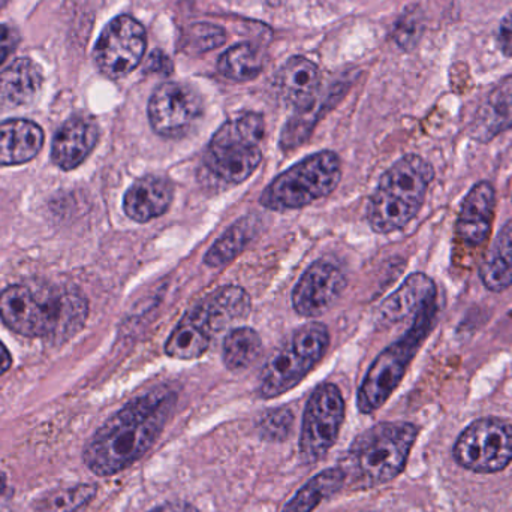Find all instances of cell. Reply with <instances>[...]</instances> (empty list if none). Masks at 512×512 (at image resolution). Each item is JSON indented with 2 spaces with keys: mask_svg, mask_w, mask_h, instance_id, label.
I'll use <instances>...</instances> for the list:
<instances>
[{
  "mask_svg": "<svg viewBox=\"0 0 512 512\" xmlns=\"http://www.w3.org/2000/svg\"><path fill=\"white\" fill-rule=\"evenodd\" d=\"M177 394L167 387L131 400L90 439L84 465L98 477H111L140 460L164 432L176 408Z\"/></svg>",
  "mask_w": 512,
  "mask_h": 512,
  "instance_id": "obj_1",
  "label": "cell"
},
{
  "mask_svg": "<svg viewBox=\"0 0 512 512\" xmlns=\"http://www.w3.org/2000/svg\"><path fill=\"white\" fill-rule=\"evenodd\" d=\"M87 312L86 298L78 291L38 297L27 286L12 285L0 294V318L21 336L68 339L83 328Z\"/></svg>",
  "mask_w": 512,
  "mask_h": 512,
  "instance_id": "obj_2",
  "label": "cell"
},
{
  "mask_svg": "<svg viewBox=\"0 0 512 512\" xmlns=\"http://www.w3.org/2000/svg\"><path fill=\"white\" fill-rule=\"evenodd\" d=\"M435 168L418 155H406L379 180L367 207V221L375 233L405 228L423 207Z\"/></svg>",
  "mask_w": 512,
  "mask_h": 512,
  "instance_id": "obj_3",
  "label": "cell"
},
{
  "mask_svg": "<svg viewBox=\"0 0 512 512\" xmlns=\"http://www.w3.org/2000/svg\"><path fill=\"white\" fill-rule=\"evenodd\" d=\"M417 436L418 429L411 423H381L361 433L342 466L346 484L373 489L399 477Z\"/></svg>",
  "mask_w": 512,
  "mask_h": 512,
  "instance_id": "obj_4",
  "label": "cell"
},
{
  "mask_svg": "<svg viewBox=\"0 0 512 512\" xmlns=\"http://www.w3.org/2000/svg\"><path fill=\"white\" fill-rule=\"evenodd\" d=\"M436 315H438V297H433L418 310L411 328L373 361L357 394V406L361 414H373L390 399L391 394L402 382L418 349L432 333Z\"/></svg>",
  "mask_w": 512,
  "mask_h": 512,
  "instance_id": "obj_5",
  "label": "cell"
},
{
  "mask_svg": "<svg viewBox=\"0 0 512 512\" xmlns=\"http://www.w3.org/2000/svg\"><path fill=\"white\" fill-rule=\"evenodd\" d=\"M264 117L246 113L228 120L213 135L204 164L213 176L230 185L248 180L261 165Z\"/></svg>",
  "mask_w": 512,
  "mask_h": 512,
  "instance_id": "obj_6",
  "label": "cell"
},
{
  "mask_svg": "<svg viewBox=\"0 0 512 512\" xmlns=\"http://www.w3.org/2000/svg\"><path fill=\"white\" fill-rule=\"evenodd\" d=\"M340 179L339 156L330 150H322L279 174L262 192L261 204L274 212L303 209L330 195Z\"/></svg>",
  "mask_w": 512,
  "mask_h": 512,
  "instance_id": "obj_7",
  "label": "cell"
},
{
  "mask_svg": "<svg viewBox=\"0 0 512 512\" xmlns=\"http://www.w3.org/2000/svg\"><path fill=\"white\" fill-rule=\"evenodd\" d=\"M330 333L324 324L309 322L271 354L261 373L259 396L274 399L297 387L324 358Z\"/></svg>",
  "mask_w": 512,
  "mask_h": 512,
  "instance_id": "obj_8",
  "label": "cell"
},
{
  "mask_svg": "<svg viewBox=\"0 0 512 512\" xmlns=\"http://www.w3.org/2000/svg\"><path fill=\"white\" fill-rule=\"evenodd\" d=\"M454 459L462 468L477 474H495L512 460V426L501 418L474 421L454 445Z\"/></svg>",
  "mask_w": 512,
  "mask_h": 512,
  "instance_id": "obj_9",
  "label": "cell"
},
{
  "mask_svg": "<svg viewBox=\"0 0 512 512\" xmlns=\"http://www.w3.org/2000/svg\"><path fill=\"white\" fill-rule=\"evenodd\" d=\"M252 301L245 289L227 285L198 301L180 319L179 327L201 348L209 349L213 337L248 318Z\"/></svg>",
  "mask_w": 512,
  "mask_h": 512,
  "instance_id": "obj_10",
  "label": "cell"
},
{
  "mask_svg": "<svg viewBox=\"0 0 512 512\" xmlns=\"http://www.w3.org/2000/svg\"><path fill=\"white\" fill-rule=\"evenodd\" d=\"M345 400L339 387L324 382L307 400L300 435V454L306 463L319 462L339 438Z\"/></svg>",
  "mask_w": 512,
  "mask_h": 512,
  "instance_id": "obj_11",
  "label": "cell"
},
{
  "mask_svg": "<svg viewBox=\"0 0 512 512\" xmlns=\"http://www.w3.org/2000/svg\"><path fill=\"white\" fill-rule=\"evenodd\" d=\"M147 35L143 24L129 15H119L107 24L95 45L96 65L107 77L131 74L146 53Z\"/></svg>",
  "mask_w": 512,
  "mask_h": 512,
  "instance_id": "obj_12",
  "label": "cell"
},
{
  "mask_svg": "<svg viewBox=\"0 0 512 512\" xmlns=\"http://www.w3.org/2000/svg\"><path fill=\"white\" fill-rule=\"evenodd\" d=\"M204 102L200 93L188 83L171 81L153 92L147 107L150 125L165 138H182L203 116Z\"/></svg>",
  "mask_w": 512,
  "mask_h": 512,
  "instance_id": "obj_13",
  "label": "cell"
},
{
  "mask_svg": "<svg viewBox=\"0 0 512 512\" xmlns=\"http://www.w3.org/2000/svg\"><path fill=\"white\" fill-rule=\"evenodd\" d=\"M346 288V277L339 267L319 259L313 262L292 291V307L298 315L321 316L336 304Z\"/></svg>",
  "mask_w": 512,
  "mask_h": 512,
  "instance_id": "obj_14",
  "label": "cell"
},
{
  "mask_svg": "<svg viewBox=\"0 0 512 512\" xmlns=\"http://www.w3.org/2000/svg\"><path fill=\"white\" fill-rule=\"evenodd\" d=\"M496 191L492 183H475L466 195L456 222L457 239L471 248H480L492 233Z\"/></svg>",
  "mask_w": 512,
  "mask_h": 512,
  "instance_id": "obj_15",
  "label": "cell"
},
{
  "mask_svg": "<svg viewBox=\"0 0 512 512\" xmlns=\"http://www.w3.org/2000/svg\"><path fill=\"white\" fill-rule=\"evenodd\" d=\"M98 140L99 128L95 120L86 116L72 117L54 135L51 159L62 170H75L89 158Z\"/></svg>",
  "mask_w": 512,
  "mask_h": 512,
  "instance_id": "obj_16",
  "label": "cell"
},
{
  "mask_svg": "<svg viewBox=\"0 0 512 512\" xmlns=\"http://www.w3.org/2000/svg\"><path fill=\"white\" fill-rule=\"evenodd\" d=\"M173 198L174 188L170 180L159 176H144L126 191L123 210L132 221L146 224L167 213Z\"/></svg>",
  "mask_w": 512,
  "mask_h": 512,
  "instance_id": "obj_17",
  "label": "cell"
},
{
  "mask_svg": "<svg viewBox=\"0 0 512 512\" xmlns=\"http://www.w3.org/2000/svg\"><path fill=\"white\" fill-rule=\"evenodd\" d=\"M512 128V75L489 93L478 107L469 134L480 143H489Z\"/></svg>",
  "mask_w": 512,
  "mask_h": 512,
  "instance_id": "obj_18",
  "label": "cell"
},
{
  "mask_svg": "<svg viewBox=\"0 0 512 512\" xmlns=\"http://www.w3.org/2000/svg\"><path fill=\"white\" fill-rule=\"evenodd\" d=\"M433 297H438L436 283L427 274H411L379 307V321L381 324L391 325L403 321L408 316H415Z\"/></svg>",
  "mask_w": 512,
  "mask_h": 512,
  "instance_id": "obj_19",
  "label": "cell"
},
{
  "mask_svg": "<svg viewBox=\"0 0 512 512\" xmlns=\"http://www.w3.org/2000/svg\"><path fill=\"white\" fill-rule=\"evenodd\" d=\"M44 146V131L35 122L24 119L0 123V167L26 164Z\"/></svg>",
  "mask_w": 512,
  "mask_h": 512,
  "instance_id": "obj_20",
  "label": "cell"
},
{
  "mask_svg": "<svg viewBox=\"0 0 512 512\" xmlns=\"http://www.w3.org/2000/svg\"><path fill=\"white\" fill-rule=\"evenodd\" d=\"M321 74L318 66L306 57H292L279 72V89L289 104L309 107L316 101Z\"/></svg>",
  "mask_w": 512,
  "mask_h": 512,
  "instance_id": "obj_21",
  "label": "cell"
},
{
  "mask_svg": "<svg viewBox=\"0 0 512 512\" xmlns=\"http://www.w3.org/2000/svg\"><path fill=\"white\" fill-rule=\"evenodd\" d=\"M41 86V68L27 57L17 59L0 74V101L11 107L30 104Z\"/></svg>",
  "mask_w": 512,
  "mask_h": 512,
  "instance_id": "obj_22",
  "label": "cell"
},
{
  "mask_svg": "<svg viewBox=\"0 0 512 512\" xmlns=\"http://www.w3.org/2000/svg\"><path fill=\"white\" fill-rule=\"evenodd\" d=\"M480 277L492 292H504L512 285V219L504 225L481 262Z\"/></svg>",
  "mask_w": 512,
  "mask_h": 512,
  "instance_id": "obj_23",
  "label": "cell"
},
{
  "mask_svg": "<svg viewBox=\"0 0 512 512\" xmlns=\"http://www.w3.org/2000/svg\"><path fill=\"white\" fill-rule=\"evenodd\" d=\"M346 484V474L342 466L325 469L315 477L310 478L294 498L283 507L282 512H313L325 499L340 492Z\"/></svg>",
  "mask_w": 512,
  "mask_h": 512,
  "instance_id": "obj_24",
  "label": "cell"
},
{
  "mask_svg": "<svg viewBox=\"0 0 512 512\" xmlns=\"http://www.w3.org/2000/svg\"><path fill=\"white\" fill-rule=\"evenodd\" d=\"M256 224L258 219L248 216L231 225L207 252L204 264L212 268H222L234 261L254 239Z\"/></svg>",
  "mask_w": 512,
  "mask_h": 512,
  "instance_id": "obj_25",
  "label": "cell"
},
{
  "mask_svg": "<svg viewBox=\"0 0 512 512\" xmlns=\"http://www.w3.org/2000/svg\"><path fill=\"white\" fill-rule=\"evenodd\" d=\"M262 352V340L255 330L239 327L231 330L224 340L222 358L228 370L240 372L248 369L258 360Z\"/></svg>",
  "mask_w": 512,
  "mask_h": 512,
  "instance_id": "obj_26",
  "label": "cell"
},
{
  "mask_svg": "<svg viewBox=\"0 0 512 512\" xmlns=\"http://www.w3.org/2000/svg\"><path fill=\"white\" fill-rule=\"evenodd\" d=\"M218 69L228 80L245 83L261 74L262 59L256 48L245 42L228 48L219 59Z\"/></svg>",
  "mask_w": 512,
  "mask_h": 512,
  "instance_id": "obj_27",
  "label": "cell"
},
{
  "mask_svg": "<svg viewBox=\"0 0 512 512\" xmlns=\"http://www.w3.org/2000/svg\"><path fill=\"white\" fill-rule=\"evenodd\" d=\"M98 492L93 484H80L69 489L56 490L42 499L36 512H78L90 504Z\"/></svg>",
  "mask_w": 512,
  "mask_h": 512,
  "instance_id": "obj_28",
  "label": "cell"
},
{
  "mask_svg": "<svg viewBox=\"0 0 512 512\" xmlns=\"http://www.w3.org/2000/svg\"><path fill=\"white\" fill-rule=\"evenodd\" d=\"M227 41V33L222 27L210 23H197L189 26L183 33V51L192 54H204L207 51L224 45Z\"/></svg>",
  "mask_w": 512,
  "mask_h": 512,
  "instance_id": "obj_29",
  "label": "cell"
},
{
  "mask_svg": "<svg viewBox=\"0 0 512 512\" xmlns=\"http://www.w3.org/2000/svg\"><path fill=\"white\" fill-rule=\"evenodd\" d=\"M318 111H321V107H316V102L309 107L300 108L297 116L289 120L283 129L280 146L285 150H291L303 144L318 122Z\"/></svg>",
  "mask_w": 512,
  "mask_h": 512,
  "instance_id": "obj_30",
  "label": "cell"
},
{
  "mask_svg": "<svg viewBox=\"0 0 512 512\" xmlns=\"http://www.w3.org/2000/svg\"><path fill=\"white\" fill-rule=\"evenodd\" d=\"M294 415L286 408L267 412L259 423V432L270 441H283L291 432Z\"/></svg>",
  "mask_w": 512,
  "mask_h": 512,
  "instance_id": "obj_31",
  "label": "cell"
},
{
  "mask_svg": "<svg viewBox=\"0 0 512 512\" xmlns=\"http://www.w3.org/2000/svg\"><path fill=\"white\" fill-rule=\"evenodd\" d=\"M499 47L507 57H512V12L502 20L498 35Z\"/></svg>",
  "mask_w": 512,
  "mask_h": 512,
  "instance_id": "obj_32",
  "label": "cell"
},
{
  "mask_svg": "<svg viewBox=\"0 0 512 512\" xmlns=\"http://www.w3.org/2000/svg\"><path fill=\"white\" fill-rule=\"evenodd\" d=\"M18 36L11 27L0 26V65L17 45Z\"/></svg>",
  "mask_w": 512,
  "mask_h": 512,
  "instance_id": "obj_33",
  "label": "cell"
},
{
  "mask_svg": "<svg viewBox=\"0 0 512 512\" xmlns=\"http://www.w3.org/2000/svg\"><path fill=\"white\" fill-rule=\"evenodd\" d=\"M149 512H201L197 508L192 507L191 504H185V502H168L165 505H159V507L153 508Z\"/></svg>",
  "mask_w": 512,
  "mask_h": 512,
  "instance_id": "obj_34",
  "label": "cell"
},
{
  "mask_svg": "<svg viewBox=\"0 0 512 512\" xmlns=\"http://www.w3.org/2000/svg\"><path fill=\"white\" fill-rule=\"evenodd\" d=\"M11 364V354H9V351L8 349H6V346L3 345L2 342H0V376H2L3 373L8 372L9 367H11Z\"/></svg>",
  "mask_w": 512,
  "mask_h": 512,
  "instance_id": "obj_35",
  "label": "cell"
},
{
  "mask_svg": "<svg viewBox=\"0 0 512 512\" xmlns=\"http://www.w3.org/2000/svg\"><path fill=\"white\" fill-rule=\"evenodd\" d=\"M6 489V475L0 472V496L3 495Z\"/></svg>",
  "mask_w": 512,
  "mask_h": 512,
  "instance_id": "obj_36",
  "label": "cell"
},
{
  "mask_svg": "<svg viewBox=\"0 0 512 512\" xmlns=\"http://www.w3.org/2000/svg\"><path fill=\"white\" fill-rule=\"evenodd\" d=\"M265 2H267L268 5L271 6H280L283 5V3L286 2V0H265Z\"/></svg>",
  "mask_w": 512,
  "mask_h": 512,
  "instance_id": "obj_37",
  "label": "cell"
},
{
  "mask_svg": "<svg viewBox=\"0 0 512 512\" xmlns=\"http://www.w3.org/2000/svg\"><path fill=\"white\" fill-rule=\"evenodd\" d=\"M6 3H8V0H0V9H2L3 6L6 5Z\"/></svg>",
  "mask_w": 512,
  "mask_h": 512,
  "instance_id": "obj_38",
  "label": "cell"
}]
</instances>
